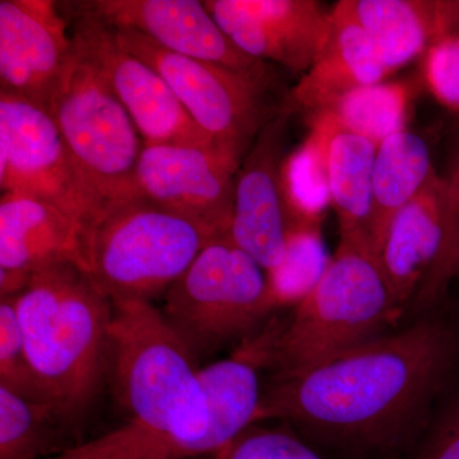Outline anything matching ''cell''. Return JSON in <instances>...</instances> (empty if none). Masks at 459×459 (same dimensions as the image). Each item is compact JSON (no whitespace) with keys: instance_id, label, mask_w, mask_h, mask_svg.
<instances>
[{"instance_id":"obj_11","label":"cell","mask_w":459,"mask_h":459,"mask_svg":"<svg viewBox=\"0 0 459 459\" xmlns=\"http://www.w3.org/2000/svg\"><path fill=\"white\" fill-rule=\"evenodd\" d=\"M398 312L429 307L459 273V217L435 174L386 230L377 250Z\"/></svg>"},{"instance_id":"obj_28","label":"cell","mask_w":459,"mask_h":459,"mask_svg":"<svg viewBox=\"0 0 459 459\" xmlns=\"http://www.w3.org/2000/svg\"><path fill=\"white\" fill-rule=\"evenodd\" d=\"M425 77L444 107L459 113V39L444 38L427 50Z\"/></svg>"},{"instance_id":"obj_5","label":"cell","mask_w":459,"mask_h":459,"mask_svg":"<svg viewBox=\"0 0 459 459\" xmlns=\"http://www.w3.org/2000/svg\"><path fill=\"white\" fill-rule=\"evenodd\" d=\"M213 238L197 223L137 195L108 207L91 228L84 271L111 303L151 301L165 295Z\"/></svg>"},{"instance_id":"obj_15","label":"cell","mask_w":459,"mask_h":459,"mask_svg":"<svg viewBox=\"0 0 459 459\" xmlns=\"http://www.w3.org/2000/svg\"><path fill=\"white\" fill-rule=\"evenodd\" d=\"M204 4L246 56L296 74L309 71L331 29V13L314 0H204Z\"/></svg>"},{"instance_id":"obj_26","label":"cell","mask_w":459,"mask_h":459,"mask_svg":"<svg viewBox=\"0 0 459 459\" xmlns=\"http://www.w3.org/2000/svg\"><path fill=\"white\" fill-rule=\"evenodd\" d=\"M0 386L49 407L33 376L27 355L25 338L18 319L16 295L5 296L0 301Z\"/></svg>"},{"instance_id":"obj_16","label":"cell","mask_w":459,"mask_h":459,"mask_svg":"<svg viewBox=\"0 0 459 459\" xmlns=\"http://www.w3.org/2000/svg\"><path fill=\"white\" fill-rule=\"evenodd\" d=\"M111 27L131 29L162 49L240 72H259L268 63L238 49L197 0H84L68 2Z\"/></svg>"},{"instance_id":"obj_7","label":"cell","mask_w":459,"mask_h":459,"mask_svg":"<svg viewBox=\"0 0 459 459\" xmlns=\"http://www.w3.org/2000/svg\"><path fill=\"white\" fill-rule=\"evenodd\" d=\"M111 30L124 50L164 78L213 146L238 161L243 162L259 133L285 104L272 100L271 69L235 71L162 49L131 29Z\"/></svg>"},{"instance_id":"obj_6","label":"cell","mask_w":459,"mask_h":459,"mask_svg":"<svg viewBox=\"0 0 459 459\" xmlns=\"http://www.w3.org/2000/svg\"><path fill=\"white\" fill-rule=\"evenodd\" d=\"M74 45L48 111L78 170L108 208L137 197L144 142L107 81Z\"/></svg>"},{"instance_id":"obj_21","label":"cell","mask_w":459,"mask_h":459,"mask_svg":"<svg viewBox=\"0 0 459 459\" xmlns=\"http://www.w3.org/2000/svg\"><path fill=\"white\" fill-rule=\"evenodd\" d=\"M437 174L424 138L394 133L377 146L371 186L370 240L377 250L394 217Z\"/></svg>"},{"instance_id":"obj_17","label":"cell","mask_w":459,"mask_h":459,"mask_svg":"<svg viewBox=\"0 0 459 459\" xmlns=\"http://www.w3.org/2000/svg\"><path fill=\"white\" fill-rule=\"evenodd\" d=\"M74 263L84 270L82 230L44 199L2 193L0 199V292L20 294L50 265Z\"/></svg>"},{"instance_id":"obj_31","label":"cell","mask_w":459,"mask_h":459,"mask_svg":"<svg viewBox=\"0 0 459 459\" xmlns=\"http://www.w3.org/2000/svg\"><path fill=\"white\" fill-rule=\"evenodd\" d=\"M448 186L449 201L455 214L459 217V161L453 171L451 179L446 180Z\"/></svg>"},{"instance_id":"obj_29","label":"cell","mask_w":459,"mask_h":459,"mask_svg":"<svg viewBox=\"0 0 459 459\" xmlns=\"http://www.w3.org/2000/svg\"><path fill=\"white\" fill-rule=\"evenodd\" d=\"M422 459H459V400L440 421Z\"/></svg>"},{"instance_id":"obj_1","label":"cell","mask_w":459,"mask_h":459,"mask_svg":"<svg viewBox=\"0 0 459 459\" xmlns=\"http://www.w3.org/2000/svg\"><path fill=\"white\" fill-rule=\"evenodd\" d=\"M455 347L453 332L437 322L371 338L312 367L283 373L263 395L259 420L289 419L337 439L380 442L440 385Z\"/></svg>"},{"instance_id":"obj_9","label":"cell","mask_w":459,"mask_h":459,"mask_svg":"<svg viewBox=\"0 0 459 459\" xmlns=\"http://www.w3.org/2000/svg\"><path fill=\"white\" fill-rule=\"evenodd\" d=\"M0 188L44 199L82 230L83 243L107 205L75 166L49 111L0 93Z\"/></svg>"},{"instance_id":"obj_27","label":"cell","mask_w":459,"mask_h":459,"mask_svg":"<svg viewBox=\"0 0 459 459\" xmlns=\"http://www.w3.org/2000/svg\"><path fill=\"white\" fill-rule=\"evenodd\" d=\"M217 455L219 459H322L291 435L272 430L240 435Z\"/></svg>"},{"instance_id":"obj_18","label":"cell","mask_w":459,"mask_h":459,"mask_svg":"<svg viewBox=\"0 0 459 459\" xmlns=\"http://www.w3.org/2000/svg\"><path fill=\"white\" fill-rule=\"evenodd\" d=\"M304 144L336 211L341 235L370 238L371 186L379 144L347 128L329 110L314 113Z\"/></svg>"},{"instance_id":"obj_12","label":"cell","mask_w":459,"mask_h":459,"mask_svg":"<svg viewBox=\"0 0 459 459\" xmlns=\"http://www.w3.org/2000/svg\"><path fill=\"white\" fill-rule=\"evenodd\" d=\"M65 7L74 18L72 36L131 115L144 144L214 147L164 78L124 50L110 26L68 3Z\"/></svg>"},{"instance_id":"obj_25","label":"cell","mask_w":459,"mask_h":459,"mask_svg":"<svg viewBox=\"0 0 459 459\" xmlns=\"http://www.w3.org/2000/svg\"><path fill=\"white\" fill-rule=\"evenodd\" d=\"M49 407L0 386V459H40L59 452L54 446Z\"/></svg>"},{"instance_id":"obj_10","label":"cell","mask_w":459,"mask_h":459,"mask_svg":"<svg viewBox=\"0 0 459 459\" xmlns=\"http://www.w3.org/2000/svg\"><path fill=\"white\" fill-rule=\"evenodd\" d=\"M295 105L283 108L255 138L235 181L234 213L229 237L252 256L265 274L279 267L294 230L322 219L307 216L296 204L289 177L287 137Z\"/></svg>"},{"instance_id":"obj_23","label":"cell","mask_w":459,"mask_h":459,"mask_svg":"<svg viewBox=\"0 0 459 459\" xmlns=\"http://www.w3.org/2000/svg\"><path fill=\"white\" fill-rule=\"evenodd\" d=\"M322 223L294 230L279 267L265 274L274 307L298 305L325 273L331 256L323 243Z\"/></svg>"},{"instance_id":"obj_4","label":"cell","mask_w":459,"mask_h":459,"mask_svg":"<svg viewBox=\"0 0 459 459\" xmlns=\"http://www.w3.org/2000/svg\"><path fill=\"white\" fill-rule=\"evenodd\" d=\"M397 313L370 238L341 235L318 283L295 305L291 322L277 333L271 360L283 373L312 367L371 340Z\"/></svg>"},{"instance_id":"obj_24","label":"cell","mask_w":459,"mask_h":459,"mask_svg":"<svg viewBox=\"0 0 459 459\" xmlns=\"http://www.w3.org/2000/svg\"><path fill=\"white\" fill-rule=\"evenodd\" d=\"M407 102L403 84L380 82L347 93L328 110L347 128L380 144L403 131Z\"/></svg>"},{"instance_id":"obj_14","label":"cell","mask_w":459,"mask_h":459,"mask_svg":"<svg viewBox=\"0 0 459 459\" xmlns=\"http://www.w3.org/2000/svg\"><path fill=\"white\" fill-rule=\"evenodd\" d=\"M74 47L56 3L0 0V93L49 110Z\"/></svg>"},{"instance_id":"obj_20","label":"cell","mask_w":459,"mask_h":459,"mask_svg":"<svg viewBox=\"0 0 459 459\" xmlns=\"http://www.w3.org/2000/svg\"><path fill=\"white\" fill-rule=\"evenodd\" d=\"M333 9L367 33L388 74L433 44L434 0H341Z\"/></svg>"},{"instance_id":"obj_2","label":"cell","mask_w":459,"mask_h":459,"mask_svg":"<svg viewBox=\"0 0 459 459\" xmlns=\"http://www.w3.org/2000/svg\"><path fill=\"white\" fill-rule=\"evenodd\" d=\"M33 376L56 420L80 415L98 394L110 359L113 303L90 274L59 263L16 295Z\"/></svg>"},{"instance_id":"obj_3","label":"cell","mask_w":459,"mask_h":459,"mask_svg":"<svg viewBox=\"0 0 459 459\" xmlns=\"http://www.w3.org/2000/svg\"><path fill=\"white\" fill-rule=\"evenodd\" d=\"M110 360L131 419L210 455L208 406L197 358L151 301L113 303Z\"/></svg>"},{"instance_id":"obj_19","label":"cell","mask_w":459,"mask_h":459,"mask_svg":"<svg viewBox=\"0 0 459 459\" xmlns=\"http://www.w3.org/2000/svg\"><path fill=\"white\" fill-rule=\"evenodd\" d=\"M386 74L367 33L333 9L327 40L289 99L295 108H310L314 113L328 110L347 93L380 83Z\"/></svg>"},{"instance_id":"obj_30","label":"cell","mask_w":459,"mask_h":459,"mask_svg":"<svg viewBox=\"0 0 459 459\" xmlns=\"http://www.w3.org/2000/svg\"><path fill=\"white\" fill-rule=\"evenodd\" d=\"M444 38L459 39V0H435L434 41Z\"/></svg>"},{"instance_id":"obj_8","label":"cell","mask_w":459,"mask_h":459,"mask_svg":"<svg viewBox=\"0 0 459 459\" xmlns=\"http://www.w3.org/2000/svg\"><path fill=\"white\" fill-rule=\"evenodd\" d=\"M273 309L265 272L226 235L210 241L172 283L161 312L197 358Z\"/></svg>"},{"instance_id":"obj_22","label":"cell","mask_w":459,"mask_h":459,"mask_svg":"<svg viewBox=\"0 0 459 459\" xmlns=\"http://www.w3.org/2000/svg\"><path fill=\"white\" fill-rule=\"evenodd\" d=\"M197 457L192 444L138 420L40 459H184Z\"/></svg>"},{"instance_id":"obj_13","label":"cell","mask_w":459,"mask_h":459,"mask_svg":"<svg viewBox=\"0 0 459 459\" xmlns=\"http://www.w3.org/2000/svg\"><path fill=\"white\" fill-rule=\"evenodd\" d=\"M241 162L216 147L144 144L137 168V195L226 237L234 213Z\"/></svg>"}]
</instances>
